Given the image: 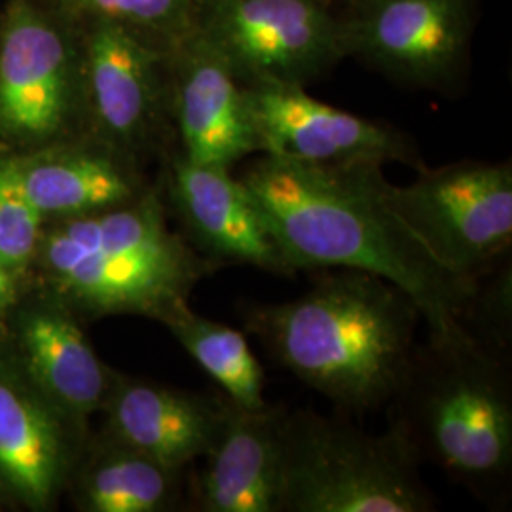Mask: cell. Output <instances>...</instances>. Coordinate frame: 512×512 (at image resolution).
Returning <instances> with one entry per match:
<instances>
[{"mask_svg": "<svg viewBox=\"0 0 512 512\" xmlns=\"http://www.w3.org/2000/svg\"><path fill=\"white\" fill-rule=\"evenodd\" d=\"M21 340L31 374L61 408L84 416L105 406L114 380L69 315L33 313Z\"/></svg>", "mask_w": 512, "mask_h": 512, "instance_id": "obj_17", "label": "cell"}, {"mask_svg": "<svg viewBox=\"0 0 512 512\" xmlns=\"http://www.w3.org/2000/svg\"><path fill=\"white\" fill-rule=\"evenodd\" d=\"M179 473L110 439L84 476V505L93 512L164 511L173 503Z\"/></svg>", "mask_w": 512, "mask_h": 512, "instance_id": "obj_20", "label": "cell"}, {"mask_svg": "<svg viewBox=\"0 0 512 512\" xmlns=\"http://www.w3.org/2000/svg\"><path fill=\"white\" fill-rule=\"evenodd\" d=\"M387 202L440 264L478 279L512 247L509 162H458L421 167L414 183H387Z\"/></svg>", "mask_w": 512, "mask_h": 512, "instance_id": "obj_6", "label": "cell"}, {"mask_svg": "<svg viewBox=\"0 0 512 512\" xmlns=\"http://www.w3.org/2000/svg\"><path fill=\"white\" fill-rule=\"evenodd\" d=\"M50 274L93 313H145L164 321L220 266L165 224L164 203L145 192L128 205L67 219L46 243Z\"/></svg>", "mask_w": 512, "mask_h": 512, "instance_id": "obj_4", "label": "cell"}, {"mask_svg": "<svg viewBox=\"0 0 512 512\" xmlns=\"http://www.w3.org/2000/svg\"><path fill=\"white\" fill-rule=\"evenodd\" d=\"M380 164H306L262 154L239 181L294 272L359 270L401 287L431 332L469 310L478 279L446 270L387 202Z\"/></svg>", "mask_w": 512, "mask_h": 512, "instance_id": "obj_1", "label": "cell"}, {"mask_svg": "<svg viewBox=\"0 0 512 512\" xmlns=\"http://www.w3.org/2000/svg\"><path fill=\"white\" fill-rule=\"evenodd\" d=\"M325 272L294 300L241 306L243 329L275 365L338 410L355 416L382 410L420 342V308L380 275Z\"/></svg>", "mask_w": 512, "mask_h": 512, "instance_id": "obj_2", "label": "cell"}, {"mask_svg": "<svg viewBox=\"0 0 512 512\" xmlns=\"http://www.w3.org/2000/svg\"><path fill=\"white\" fill-rule=\"evenodd\" d=\"M164 323L186 353L220 385L230 403L247 410L268 404L264 397V368L245 332L194 313L186 302L169 311Z\"/></svg>", "mask_w": 512, "mask_h": 512, "instance_id": "obj_19", "label": "cell"}, {"mask_svg": "<svg viewBox=\"0 0 512 512\" xmlns=\"http://www.w3.org/2000/svg\"><path fill=\"white\" fill-rule=\"evenodd\" d=\"M334 2H336V0H334Z\"/></svg>", "mask_w": 512, "mask_h": 512, "instance_id": "obj_24", "label": "cell"}, {"mask_svg": "<svg viewBox=\"0 0 512 512\" xmlns=\"http://www.w3.org/2000/svg\"><path fill=\"white\" fill-rule=\"evenodd\" d=\"M67 16L80 21H114L167 44L190 31L200 0H63Z\"/></svg>", "mask_w": 512, "mask_h": 512, "instance_id": "obj_21", "label": "cell"}, {"mask_svg": "<svg viewBox=\"0 0 512 512\" xmlns=\"http://www.w3.org/2000/svg\"><path fill=\"white\" fill-rule=\"evenodd\" d=\"M420 463L391 429L372 435L344 416L283 410L279 512H431Z\"/></svg>", "mask_w": 512, "mask_h": 512, "instance_id": "obj_5", "label": "cell"}, {"mask_svg": "<svg viewBox=\"0 0 512 512\" xmlns=\"http://www.w3.org/2000/svg\"><path fill=\"white\" fill-rule=\"evenodd\" d=\"M105 406L110 439L162 465L183 469L213 448L228 399L124 380L114 382Z\"/></svg>", "mask_w": 512, "mask_h": 512, "instance_id": "obj_14", "label": "cell"}, {"mask_svg": "<svg viewBox=\"0 0 512 512\" xmlns=\"http://www.w3.org/2000/svg\"><path fill=\"white\" fill-rule=\"evenodd\" d=\"M281 404L258 410L228 401L219 437L203 459L198 509L203 512H279Z\"/></svg>", "mask_w": 512, "mask_h": 512, "instance_id": "obj_15", "label": "cell"}, {"mask_svg": "<svg viewBox=\"0 0 512 512\" xmlns=\"http://www.w3.org/2000/svg\"><path fill=\"white\" fill-rule=\"evenodd\" d=\"M84 31L82 97L103 145L124 154L147 143L169 101L167 50L114 21H86Z\"/></svg>", "mask_w": 512, "mask_h": 512, "instance_id": "obj_11", "label": "cell"}, {"mask_svg": "<svg viewBox=\"0 0 512 512\" xmlns=\"http://www.w3.org/2000/svg\"><path fill=\"white\" fill-rule=\"evenodd\" d=\"M190 29L245 86H308L348 57L334 0H200Z\"/></svg>", "mask_w": 512, "mask_h": 512, "instance_id": "obj_7", "label": "cell"}, {"mask_svg": "<svg viewBox=\"0 0 512 512\" xmlns=\"http://www.w3.org/2000/svg\"><path fill=\"white\" fill-rule=\"evenodd\" d=\"M12 289V281H10V272L0 264V306L4 304V300L8 298Z\"/></svg>", "mask_w": 512, "mask_h": 512, "instance_id": "obj_23", "label": "cell"}, {"mask_svg": "<svg viewBox=\"0 0 512 512\" xmlns=\"http://www.w3.org/2000/svg\"><path fill=\"white\" fill-rule=\"evenodd\" d=\"M120 156L101 145L33 164L19 162V171L42 215L76 219L128 205L147 192Z\"/></svg>", "mask_w": 512, "mask_h": 512, "instance_id": "obj_16", "label": "cell"}, {"mask_svg": "<svg viewBox=\"0 0 512 512\" xmlns=\"http://www.w3.org/2000/svg\"><path fill=\"white\" fill-rule=\"evenodd\" d=\"M511 349L461 321L427 330L385 406L391 429L418 463H431L492 509L511 505Z\"/></svg>", "mask_w": 512, "mask_h": 512, "instance_id": "obj_3", "label": "cell"}, {"mask_svg": "<svg viewBox=\"0 0 512 512\" xmlns=\"http://www.w3.org/2000/svg\"><path fill=\"white\" fill-rule=\"evenodd\" d=\"M346 54L410 86L446 90L467 63L475 0H342Z\"/></svg>", "mask_w": 512, "mask_h": 512, "instance_id": "obj_8", "label": "cell"}, {"mask_svg": "<svg viewBox=\"0 0 512 512\" xmlns=\"http://www.w3.org/2000/svg\"><path fill=\"white\" fill-rule=\"evenodd\" d=\"M82 93L80 42L33 0L0 16V133L38 143L61 133Z\"/></svg>", "mask_w": 512, "mask_h": 512, "instance_id": "obj_9", "label": "cell"}, {"mask_svg": "<svg viewBox=\"0 0 512 512\" xmlns=\"http://www.w3.org/2000/svg\"><path fill=\"white\" fill-rule=\"evenodd\" d=\"M262 154L306 164L399 162L420 171V152L403 131L332 107L298 84L247 86Z\"/></svg>", "mask_w": 512, "mask_h": 512, "instance_id": "obj_10", "label": "cell"}, {"mask_svg": "<svg viewBox=\"0 0 512 512\" xmlns=\"http://www.w3.org/2000/svg\"><path fill=\"white\" fill-rule=\"evenodd\" d=\"M42 213L29 198L19 162L0 164V264L12 274L21 270L37 249Z\"/></svg>", "mask_w": 512, "mask_h": 512, "instance_id": "obj_22", "label": "cell"}, {"mask_svg": "<svg viewBox=\"0 0 512 512\" xmlns=\"http://www.w3.org/2000/svg\"><path fill=\"white\" fill-rule=\"evenodd\" d=\"M167 192L188 243L217 266L241 264L277 277L296 275L232 169L194 164L179 154L169 167Z\"/></svg>", "mask_w": 512, "mask_h": 512, "instance_id": "obj_13", "label": "cell"}, {"mask_svg": "<svg viewBox=\"0 0 512 512\" xmlns=\"http://www.w3.org/2000/svg\"><path fill=\"white\" fill-rule=\"evenodd\" d=\"M169 109L188 162L232 169L262 154L247 86L194 29L167 44Z\"/></svg>", "mask_w": 512, "mask_h": 512, "instance_id": "obj_12", "label": "cell"}, {"mask_svg": "<svg viewBox=\"0 0 512 512\" xmlns=\"http://www.w3.org/2000/svg\"><path fill=\"white\" fill-rule=\"evenodd\" d=\"M54 421L25 393L0 378V475L27 503L54 494L61 446Z\"/></svg>", "mask_w": 512, "mask_h": 512, "instance_id": "obj_18", "label": "cell"}]
</instances>
